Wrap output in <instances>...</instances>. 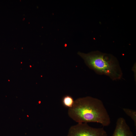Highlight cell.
I'll return each mask as SVG.
<instances>
[{
    "label": "cell",
    "instance_id": "277c9868",
    "mask_svg": "<svg viewBox=\"0 0 136 136\" xmlns=\"http://www.w3.org/2000/svg\"><path fill=\"white\" fill-rule=\"evenodd\" d=\"M133 134L126 123L125 119L122 117L118 118L116 126L112 136H133Z\"/></svg>",
    "mask_w": 136,
    "mask_h": 136
},
{
    "label": "cell",
    "instance_id": "8992f818",
    "mask_svg": "<svg viewBox=\"0 0 136 136\" xmlns=\"http://www.w3.org/2000/svg\"><path fill=\"white\" fill-rule=\"evenodd\" d=\"M122 109L125 113L129 116L133 121L134 125L136 127V111L127 108H123Z\"/></svg>",
    "mask_w": 136,
    "mask_h": 136
},
{
    "label": "cell",
    "instance_id": "7a4b0ae2",
    "mask_svg": "<svg viewBox=\"0 0 136 136\" xmlns=\"http://www.w3.org/2000/svg\"><path fill=\"white\" fill-rule=\"evenodd\" d=\"M78 54L87 65L96 73L107 75L113 80L121 78L122 73L118 62L112 55L98 51L87 54L79 52Z\"/></svg>",
    "mask_w": 136,
    "mask_h": 136
},
{
    "label": "cell",
    "instance_id": "52a82bcc",
    "mask_svg": "<svg viewBox=\"0 0 136 136\" xmlns=\"http://www.w3.org/2000/svg\"><path fill=\"white\" fill-rule=\"evenodd\" d=\"M30 67H31V66L30 65Z\"/></svg>",
    "mask_w": 136,
    "mask_h": 136
},
{
    "label": "cell",
    "instance_id": "6da1fadb",
    "mask_svg": "<svg viewBox=\"0 0 136 136\" xmlns=\"http://www.w3.org/2000/svg\"><path fill=\"white\" fill-rule=\"evenodd\" d=\"M68 114L78 123L96 122L106 126L111 122L110 116L102 101L90 96L75 100L73 106L69 108Z\"/></svg>",
    "mask_w": 136,
    "mask_h": 136
},
{
    "label": "cell",
    "instance_id": "3957f363",
    "mask_svg": "<svg viewBox=\"0 0 136 136\" xmlns=\"http://www.w3.org/2000/svg\"><path fill=\"white\" fill-rule=\"evenodd\" d=\"M103 127L94 128L86 123H78L71 126L67 136H107Z\"/></svg>",
    "mask_w": 136,
    "mask_h": 136
},
{
    "label": "cell",
    "instance_id": "5b68a950",
    "mask_svg": "<svg viewBox=\"0 0 136 136\" xmlns=\"http://www.w3.org/2000/svg\"><path fill=\"white\" fill-rule=\"evenodd\" d=\"M74 101L73 97L69 95L64 96L62 99V103L64 106L69 108L73 106Z\"/></svg>",
    "mask_w": 136,
    "mask_h": 136
}]
</instances>
